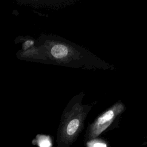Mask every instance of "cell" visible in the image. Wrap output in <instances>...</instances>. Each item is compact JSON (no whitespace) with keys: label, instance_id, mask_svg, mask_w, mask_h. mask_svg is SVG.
Masks as SVG:
<instances>
[{"label":"cell","instance_id":"obj_1","mask_svg":"<svg viewBox=\"0 0 147 147\" xmlns=\"http://www.w3.org/2000/svg\"><path fill=\"white\" fill-rule=\"evenodd\" d=\"M89 110L80 109L64 117L57 130L56 147H70L73 144L84 127Z\"/></svg>","mask_w":147,"mask_h":147},{"label":"cell","instance_id":"obj_5","mask_svg":"<svg viewBox=\"0 0 147 147\" xmlns=\"http://www.w3.org/2000/svg\"><path fill=\"white\" fill-rule=\"evenodd\" d=\"M86 147H107L106 142L98 138L86 142Z\"/></svg>","mask_w":147,"mask_h":147},{"label":"cell","instance_id":"obj_4","mask_svg":"<svg viewBox=\"0 0 147 147\" xmlns=\"http://www.w3.org/2000/svg\"><path fill=\"white\" fill-rule=\"evenodd\" d=\"M35 144L37 145L38 147H51L52 142L51 140L49 138V137L43 136V135H38L35 140Z\"/></svg>","mask_w":147,"mask_h":147},{"label":"cell","instance_id":"obj_6","mask_svg":"<svg viewBox=\"0 0 147 147\" xmlns=\"http://www.w3.org/2000/svg\"><path fill=\"white\" fill-rule=\"evenodd\" d=\"M146 140L145 141H144L142 142V146H145L147 147V136L146 137Z\"/></svg>","mask_w":147,"mask_h":147},{"label":"cell","instance_id":"obj_3","mask_svg":"<svg viewBox=\"0 0 147 147\" xmlns=\"http://www.w3.org/2000/svg\"><path fill=\"white\" fill-rule=\"evenodd\" d=\"M68 52V48L62 44L55 45L51 50V55L56 59H61L67 55Z\"/></svg>","mask_w":147,"mask_h":147},{"label":"cell","instance_id":"obj_2","mask_svg":"<svg viewBox=\"0 0 147 147\" xmlns=\"http://www.w3.org/2000/svg\"><path fill=\"white\" fill-rule=\"evenodd\" d=\"M126 110V106L118 100L100 114L89 125L84 136V141L88 142L96 138L107 130L116 127L119 117Z\"/></svg>","mask_w":147,"mask_h":147}]
</instances>
